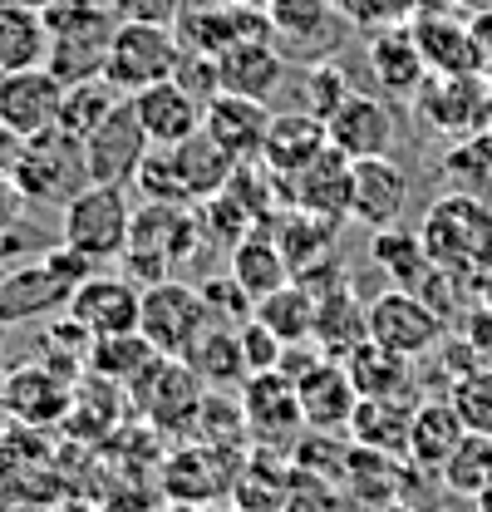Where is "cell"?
I'll use <instances>...</instances> for the list:
<instances>
[{
    "label": "cell",
    "mask_w": 492,
    "mask_h": 512,
    "mask_svg": "<svg viewBox=\"0 0 492 512\" xmlns=\"http://www.w3.org/2000/svg\"><path fill=\"white\" fill-rule=\"evenodd\" d=\"M419 242L429 266L478 281L492 271V197H473V192H438L419 222Z\"/></svg>",
    "instance_id": "obj_1"
},
{
    "label": "cell",
    "mask_w": 492,
    "mask_h": 512,
    "mask_svg": "<svg viewBox=\"0 0 492 512\" xmlns=\"http://www.w3.org/2000/svg\"><path fill=\"white\" fill-rule=\"evenodd\" d=\"M197 237L202 217L197 207H178V202H143L133 207V227H128V247H123V271L143 286L173 281L187 261L197 256Z\"/></svg>",
    "instance_id": "obj_2"
},
{
    "label": "cell",
    "mask_w": 492,
    "mask_h": 512,
    "mask_svg": "<svg viewBox=\"0 0 492 512\" xmlns=\"http://www.w3.org/2000/svg\"><path fill=\"white\" fill-rule=\"evenodd\" d=\"M232 173H237V163L207 133H192L178 148H148V158L138 168V192H143V202L197 207L227 188Z\"/></svg>",
    "instance_id": "obj_3"
},
{
    "label": "cell",
    "mask_w": 492,
    "mask_h": 512,
    "mask_svg": "<svg viewBox=\"0 0 492 512\" xmlns=\"http://www.w3.org/2000/svg\"><path fill=\"white\" fill-rule=\"evenodd\" d=\"M45 25H50V74L74 84V79H94L104 74L109 60V35H114V15L104 0H50L45 5Z\"/></svg>",
    "instance_id": "obj_4"
},
{
    "label": "cell",
    "mask_w": 492,
    "mask_h": 512,
    "mask_svg": "<svg viewBox=\"0 0 492 512\" xmlns=\"http://www.w3.org/2000/svg\"><path fill=\"white\" fill-rule=\"evenodd\" d=\"M64 212V247H74L89 261H119L123 247H128V227H133V202H128V188H109V183H89L79 188Z\"/></svg>",
    "instance_id": "obj_5"
},
{
    "label": "cell",
    "mask_w": 492,
    "mask_h": 512,
    "mask_svg": "<svg viewBox=\"0 0 492 512\" xmlns=\"http://www.w3.org/2000/svg\"><path fill=\"white\" fill-rule=\"evenodd\" d=\"M183 64V40L158 25V20H119L114 35H109V60H104V79L123 89V94H138L148 84H163L173 79Z\"/></svg>",
    "instance_id": "obj_6"
},
{
    "label": "cell",
    "mask_w": 492,
    "mask_h": 512,
    "mask_svg": "<svg viewBox=\"0 0 492 512\" xmlns=\"http://www.w3.org/2000/svg\"><path fill=\"white\" fill-rule=\"evenodd\" d=\"M15 188L25 192V202H45L64 207L79 188H89V168H84V143L69 138L64 128H50L40 138L20 143V158L10 168Z\"/></svg>",
    "instance_id": "obj_7"
},
{
    "label": "cell",
    "mask_w": 492,
    "mask_h": 512,
    "mask_svg": "<svg viewBox=\"0 0 492 512\" xmlns=\"http://www.w3.org/2000/svg\"><path fill=\"white\" fill-rule=\"evenodd\" d=\"M409 104H414V119L443 138H473L492 128L488 74H429Z\"/></svg>",
    "instance_id": "obj_8"
},
{
    "label": "cell",
    "mask_w": 492,
    "mask_h": 512,
    "mask_svg": "<svg viewBox=\"0 0 492 512\" xmlns=\"http://www.w3.org/2000/svg\"><path fill=\"white\" fill-rule=\"evenodd\" d=\"M365 316H369V340L394 350V355H404V360H414V365L429 360L433 350L443 345V335H448V320L438 316L419 291H399V286H389L374 301H365Z\"/></svg>",
    "instance_id": "obj_9"
},
{
    "label": "cell",
    "mask_w": 492,
    "mask_h": 512,
    "mask_svg": "<svg viewBox=\"0 0 492 512\" xmlns=\"http://www.w3.org/2000/svg\"><path fill=\"white\" fill-rule=\"evenodd\" d=\"M212 330L207 306L197 296V286L187 281H158V286H143V316H138V335L168 355V360H187L197 350V340Z\"/></svg>",
    "instance_id": "obj_10"
},
{
    "label": "cell",
    "mask_w": 492,
    "mask_h": 512,
    "mask_svg": "<svg viewBox=\"0 0 492 512\" xmlns=\"http://www.w3.org/2000/svg\"><path fill=\"white\" fill-rule=\"evenodd\" d=\"M148 133L133 119V104L123 99L119 109L84 138V168H89V183H109V188H128L138 183V168L148 158Z\"/></svg>",
    "instance_id": "obj_11"
},
{
    "label": "cell",
    "mask_w": 492,
    "mask_h": 512,
    "mask_svg": "<svg viewBox=\"0 0 492 512\" xmlns=\"http://www.w3.org/2000/svg\"><path fill=\"white\" fill-rule=\"evenodd\" d=\"M64 316L74 320L89 340L128 335V330H138V316H143V291H138L128 276H104V271H94L89 281L74 286Z\"/></svg>",
    "instance_id": "obj_12"
},
{
    "label": "cell",
    "mask_w": 492,
    "mask_h": 512,
    "mask_svg": "<svg viewBox=\"0 0 492 512\" xmlns=\"http://www.w3.org/2000/svg\"><path fill=\"white\" fill-rule=\"evenodd\" d=\"M64 104V79L50 69H20V74H0V124L15 138H40L50 128H60Z\"/></svg>",
    "instance_id": "obj_13"
},
{
    "label": "cell",
    "mask_w": 492,
    "mask_h": 512,
    "mask_svg": "<svg viewBox=\"0 0 492 512\" xmlns=\"http://www.w3.org/2000/svg\"><path fill=\"white\" fill-rule=\"evenodd\" d=\"M325 138H330V148H340L355 163L360 158H384L389 143H394V109L379 94L350 89L345 104L325 119Z\"/></svg>",
    "instance_id": "obj_14"
},
{
    "label": "cell",
    "mask_w": 492,
    "mask_h": 512,
    "mask_svg": "<svg viewBox=\"0 0 492 512\" xmlns=\"http://www.w3.org/2000/svg\"><path fill=\"white\" fill-rule=\"evenodd\" d=\"M404 207H409V168L394 163L389 153L360 158L355 163V192H350V217L369 232H384V227H399Z\"/></svg>",
    "instance_id": "obj_15"
},
{
    "label": "cell",
    "mask_w": 492,
    "mask_h": 512,
    "mask_svg": "<svg viewBox=\"0 0 492 512\" xmlns=\"http://www.w3.org/2000/svg\"><path fill=\"white\" fill-rule=\"evenodd\" d=\"M69 296H74V281L45 252L35 266L0 271V325H20V320L45 316V311H60V306H69Z\"/></svg>",
    "instance_id": "obj_16"
},
{
    "label": "cell",
    "mask_w": 492,
    "mask_h": 512,
    "mask_svg": "<svg viewBox=\"0 0 492 512\" xmlns=\"http://www.w3.org/2000/svg\"><path fill=\"white\" fill-rule=\"evenodd\" d=\"M409 30H414V45H419L429 74H483L468 15H458V10H419V15H409Z\"/></svg>",
    "instance_id": "obj_17"
},
{
    "label": "cell",
    "mask_w": 492,
    "mask_h": 512,
    "mask_svg": "<svg viewBox=\"0 0 492 512\" xmlns=\"http://www.w3.org/2000/svg\"><path fill=\"white\" fill-rule=\"evenodd\" d=\"M69 404H74V389H69V380L55 375L50 365H20V370H10L5 384H0V409H5L10 419L30 424V429L60 424L64 414H69Z\"/></svg>",
    "instance_id": "obj_18"
},
{
    "label": "cell",
    "mask_w": 492,
    "mask_h": 512,
    "mask_svg": "<svg viewBox=\"0 0 492 512\" xmlns=\"http://www.w3.org/2000/svg\"><path fill=\"white\" fill-rule=\"evenodd\" d=\"M271 109L261 99H242V94H217L202 109V133L232 158V163H256L266 128H271Z\"/></svg>",
    "instance_id": "obj_19"
},
{
    "label": "cell",
    "mask_w": 492,
    "mask_h": 512,
    "mask_svg": "<svg viewBox=\"0 0 492 512\" xmlns=\"http://www.w3.org/2000/svg\"><path fill=\"white\" fill-rule=\"evenodd\" d=\"M128 104H133V119L148 133L153 148H178L192 133H202V104L187 94L178 79L148 84V89L128 94Z\"/></svg>",
    "instance_id": "obj_20"
},
{
    "label": "cell",
    "mask_w": 492,
    "mask_h": 512,
    "mask_svg": "<svg viewBox=\"0 0 492 512\" xmlns=\"http://www.w3.org/2000/svg\"><path fill=\"white\" fill-rule=\"evenodd\" d=\"M242 424H246V434L271 439V444H291L296 434H306L296 384L286 380L281 370L251 375V380H246V394H242Z\"/></svg>",
    "instance_id": "obj_21"
},
{
    "label": "cell",
    "mask_w": 492,
    "mask_h": 512,
    "mask_svg": "<svg viewBox=\"0 0 492 512\" xmlns=\"http://www.w3.org/2000/svg\"><path fill=\"white\" fill-rule=\"evenodd\" d=\"M286 188H291V207L330 217V222H345L350 217V192H355V158H345L340 148H325L296 178H286Z\"/></svg>",
    "instance_id": "obj_22"
},
{
    "label": "cell",
    "mask_w": 492,
    "mask_h": 512,
    "mask_svg": "<svg viewBox=\"0 0 492 512\" xmlns=\"http://www.w3.org/2000/svg\"><path fill=\"white\" fill-rule=\"evenodd\" d=\"M296 399H301L306 429H315V434H345L350 414L360 404V394H355V384H350L340 360H320L315 370H306L296 380Z\"/></svg>",
    "instance_id": "obj_23"
},
{
    "label": "cell",
    "mask_w": 492,
    "mask_h": 512,
    "mask_svg": "<svg viewBox=\"0 0 492 512\" xmlns=\"http://www.w3.org/2000/svg\"><path fill=\"white\" fill-rule=\"evenodd\" d=\"M365 60H369L374 84H379L389 99H404V104H409V99L419 94V84L429 79L424 55H419V45H414V30H409V25H379V30L369 35Z\"/></svg>",
    "instance_id": "obj_24"
},
{
    "label": "cell",
    "mask_w": 492,
    "mask_h": 512,
    "mask_svg": "<svg viewBox=\"0 0 492 512\" xmlns=\"http://www.w3.org/2000/svg\"><path fill=\"white\" fill-rule=\"evenodd\" d=\"M217 79L222 94H242V99H271L286 79V55L271 40H237L217 55Z\"/></svg>",
    "instance_id": "obj_25"
},
{
    "label": "cell",
    "mask_w": 492,
    "mask_h": 512,
    "mask_svg": "<svg viewBox=\"0 0 492 512\" xmlns=\"http://www.w3.org/2000/svg\"><path fill=\"white\" fill-rule=\"evenodd\" d=\"M330 138H325V119L315 114H276L271 128H266V143H261V168H271L276 178H296L315 153H325Z\"/></svg>",
    "instance_id": "obj_26"
},
{
    "label": "cell",
    "mask_w": 492,
    "mask_h": 512,
    "mask_svg": "<svg viewBox=\"0 0 492 512\" xmlns=\"http://www.w3.org/2000/svg\"><path fill=\"white\" fill-rule=\"evenodd\" d=\"M310 340H315L330 360H345L355 345H365L369 340L365 301H360L345 281L315 296V330H310Z\"/></svg>",
    "instance_id": "obj_27"
},
{
    "label": "cell",
    "mask_w": 492,
    "mask_h": 512,
    "mask_svg": "<svg viewBox=\"0 0 492 512\" xmlns=\"http://www.w3.org/2000/svg\"><path fill=\"white\" fill-rule=\"evenodd\" d=\"M340 365H345V375H350L360 399H409L414 375H419L414 360H404V355H394V350H384V345H374V340L355 345Z\"/></svg>",
    "instance_id": "obj_28"
},
{
    "label": "cell",
    "mask_w": 492,
    "mask_h": 512,
    "mask_svg": "<svg viewBox=\"0 0 492 512\" xmlns=\"http://www.w3.org/2000/svg\"><path fill=\"white\" fill-rule=\"evenodd\" d=\"M227 271L237 276V286L251 301H261V296H271V291H281L291 281V266H286L281 242H276L271 227H251L242 242L227 252Z\"/></svg>",
    "instance_id": "obj_29"
},
{
    "label": "cell",
    "mask_w": 492,
    "mask_h": 512,
    "mask_svg": "<svg viewBox=\"0 0 492 512\" xmlns=\"http://www.w3.org/2000/svg\"><path fill=\"white\" fill-rule=\"evenodd\" d=\"M50 64V25L40 5H5L0 0V74L45 69Z\"/></svg>",
    "instance_id": "obj_30"
},
{
    "label": "cell",
    "mask_w": 492,
    "mask_h": 512,
    "mask_svg": "<svg viewBox=\"0 0 492 512\" xmlns=\"http://www.w3.org/2000/svg\"><path fill=\"white\" fill-rule=\"evenodd\" d=\"M468 439L458 409L448 399H429L414 409V424H409V463H419L424 473H443V463L453 458V448Z\"/></svg>",
    "instance_id": "obj_31"
},
{
    "label": "cell",
    "mask_w": 492,
    "mask_h": 512,
    "mask_svg": "<svg viewBox=\"0 0 492 512\" xmlns=\"http://www.w3.org/2000/svg\"><path fill=\"white\" fill-rule=\"evenodd\" d=\"M409 399H360L350 414V444L379 448V453H404L409 448V424H414Z\"/></svg>",
    "instance_id": "obj_32"
},
{
    "label": "cell",
    "mask_w": 492,
    "mask_h": 512,
    "mask_svg": "<svg viewBox=\"0 0 492 512\" xmlns=\"http://www.w3.org/2000/svg\"><path fill=\"white\" fill-rule=\"evenodd\" d=\"M123 99V89H114L104 74H94V79H74V84H64V104H60V128L69 133V138H89L94 128L104 124L114 109H119Z\"/></svg>",
    "instance_id": "obj_33"
},
{
    "label": "cell",
    "mask_w": 492,
    "mask_h": 512,
    "mask_svg": "<svg viewBox=\"0 0 492 512\" xmlns=\"http://www.w3.org/2000/svg\"><path fill=\"white\" fill-rule=\"evenodd\" d=\"M158 360V350L138 335V330H128V335H104V340H89V355H84V370L89 375H99V380L119 384V389H128V384L138 380L148 365Z\"/></svg>",
    "instance_id": "obj_34"
},
{
    "label": "cell",
    "mask_w": 492,
    "mask_h": 512,
    "mask_svg": "<svg viewBox=\"0 0 492 512\" xmlns=\"http://www.w3.org/2000/svg\"><path fill=\"white\" fill-rule=\"evenodd\" d=\"M251 320H261L281 345H301V340H310V330H315V291H306L301 281H286L281 291H271V296L256 301Z\"/></svg>",
    "instance_id": "obj_35"
},
{
    "label": "cell",
    "mask_w": 492,
    "mask_h": 512,
    "mask_svg": "<svg viewBox=\"0 0 492 512\" xmlns=\"http://www.w3.org/2000/svg\"><path fill=\"white\" fill-rule=\"evenodd\" d=\"M187 365H192V375L207 384V389H227V384L251 380L246 355H242V335L227 330V325H212V330L197 340V350L187 355Z\"/></svg>",
    "instance_id": "obj_36"
},
{
    "label": "cell",
    "mask_w": 492,
    "mask_h": 512,
    "mask_svg": "<svg viewBox=\"0 0 492 512\" xmlns=\"http://www.w3.org/2000/svg\"><path fill=\"white\" fill-rule=\"evenodd\" d=\"M369 256L384 266V276H389L399 291H419V286H424V276L433 271L429 256H424L419 232H404V227H384V232H374Z\"/></svg>",
    "instance_id": "obj_37"
},
{
    "label": "cell",
    "mask_w": 492,
    "mask_h": 512,
    "mask_svg": "<svg viewBox=\"0 0 492 512\" xmlns=\"http://www.w3.org/2000/svg\"><path fill=\"white\" fill-rule=\"evenodd\" d=\"M443 178L453 192H473V197H492V128L473 133V138H453V148L443 153Z\"/></svg>",
    "instance_id": "obj_38"
},
{
    "label": "cell",
    "mask_w": 492,
    "mask_h": 512,
    "mask_svg": "<svg viewBox=\"0 0 492 512\" xmlns=\"http://www.w3.org/2000/svg\"><path fill=\"white\" fill-rule=\"evenodd\" d=\"M443 488L458 498H483L492 488V439L488 434H468L463 444L453 448V458L443 463Z\"/></svg>",
    "instance_id": "obj_39"
},
{
    "label": "cell",
    "mask_w": 492,
    "mask_h": 512,
    "mask_svg": "<svg viewBox=\"0 0 492 512\" xmlns=\"http://www.w3.org/2000/svg\"><path fill=\"white\" fill-rule=\"evenodd\" d=\"M197 296H202V306H207V320H212V325H227V330H242L246 320H251V311H256V301L237 286L232 271L202 276V281H197Z\"/></svg>",
    "instance_id": "obj_40"
},
{
    "label": "cell",
    "mask_w": 492,
    "mask_h": 512,
    "mask_svg": "<svg viewBox=\"0 0 492 512\" xmlns=\"http://www.w3.org/2000/svg\"><path fill=\"white\" fill-rule=\"evenodd\" d=\"M448 404L458 409V419H463L468 434H488L492 439V365L463 375V380L453 384V399Z\"/></svg>",
    "instance_id": "obj_41"
},
{
    "label": "cell",
    "mask_w": 492,
    "mask_h": 512,
    "mask_svg": "<svg viewBox=\"0 0 492 512\" xmlns=\"http://www.w3.org/2000/svg\"><path fill=\"white\" fill-rule=\"evenodd\" d=\"M301 94H306V114L315 119H330L340 104H345V94H350V79L340 74V64L320 60L306 69V84H301Z\"/></svg>",
    "instance_id": "obj_42"
},
{
    "label": "cell",
    "mask_w": 492,
    "mask_h": 512,
    "mask_svg": "<svg viewBox=\"0 0 492 512\" xmlns=\"http://www.w3.org/2000/svg\"><path fill=\"white\" fill-rule=\"evenodd\" d=\"M237 335H242V355H246V370H251V375H266V370L281 365V350H286V345H281L261 320H246Z\"/></svg>",
    "instance_id": "obj_43"
},
{
    "label": "cell",
    "mask_w": 492,
    "mask_h": 512,
    "mask_svg": "<svg viewBox=\"0 0 492 512\" xmlns=\"http://www.w3.org/2000/svg\"><path fill=\"white\" fill-rule=\"evenodd\" d=\"M20 217H25V192L15 188L10 173H0V232H10Z\"/></svg>",
    "instance_id": "obj_44"
},
{
    "label": "cell",
    "mask_w": 492,
    "mask_h": 512,
    "mask_svg": "<svg viewBox=\"0 0 492 512\" xmlns=\"http://www.w3.org/2000/svg\"><path fill=\"white\" fill-rule=\"evenodd\" d=\"M468 30H473V45H478L483 74H492V15H473V20H468Z\"/></svg>",
    "instance_id": "obj_45"
},
{
    "label": "cell",
    "mask_w": 492,
    "mask_h": 512,
    "mask_svg": "<svg viewBox=\"0 0 492 512\" xmlns=\"http://www.w3.org/2000/svg\"><path fill=\"white\" fill-rule=\"evenodd\" d=\"M20 143H25V138H15L10 128L0 124V173H10V168H15V158H20Z\"/></svg>",
    "instance_id": "obj_46"
},
{
    "label": "cell",
    "mask_w": 492,
    "mask_h": 512,
    "mask_svg": "<svg viewBox=\"0 0 492 512\" xmlns=\"http://www.w3.org/2000/svg\"><path fill=\"white\" fill-rule=\"evenodd\" d=\"M453 10L473 20V15H492V0H453Z\"/></svg>",
    "instance_id": "obj_47"
},
{
    "label": "cell",
    "mask_w": 492,
    "mask_h": 512,
    "mask_svg": "<svg viewBox=\"0 0 492 512\" xmlns=\"http://www.w3.org/2000/svg\"><path fill=\"white\" fill-rule=\"evenodd\" d=\"M478 306H483V311H492V271H483V276H478Z\"/></svg>",
    "instance_id": "obj_48"
},
{
    "label": "cell",
    "mask_w": 492,
    "mask_h": 512,
    "mask_svg": "<svg viewBox=\"0 0 492 512\" xmlns=\"http://www.w3.org/2000/svg\"><path fill=\"white\" fill-rule=\"evenodd\" d=\"M473 503H478V512H492V488L483 493V498H473Z\"/></svg>",
    "instance_id": "obj_49"
},
{
    "label": "cell",
    "mask_w": 492,
    "mask_h": 512,
    "mask_svg": "<svg viewBox=\"0 0 492 512\" xmlns=\"http://www.w3.org/2000/svg\"><path fill=\"white\" fill-rule=\"evenodd\" d=\"M379 512H419V508H409V503H384Z\"/></svg>",
    "instance_id": "obj_50"
},
{
    "label": "cell",
    "mask_w": 492,
    "mask_h": 512,
    "mask_svg": "<svg viewBox=\"0 0 492 512\" xmlns=\"http://www.w3.org/2000/svg\"><path fill=\"white\" fill-rule=\"evenodd\" d=\"M5 5H40V10H45L50 0H5Z\"/></svg>",
    "instance_id": "obj_51"
},
{
    "label": "cell",
    "mask_w": 492,
    "mask_h": 512,
    "mask_svg": "<svg viewBox=\"0 0 492 512\" xmlns=\"http://www.w3.org/2000/svg\"><path fill=\"white\" fill-rule=\"evenodd\" d=\"M232 5H266V0H232Z\"/></svg>",
    "instance_id": "obj_52"
},
{
    "label": "cell",
    "mask_w": 492,
    "mask_h": 512,
    "mask_svg": "<svg viewBox=\"0 0 492 512\" xmlns=\"http://www.w3.org/2000/svg\"><path fill=\"white\" fill-rule=\"evenodd\" d=\"M488 89H492V74H488Z\"/></svg>",
    "instance_id": "obj_53"
}]
</instances>
